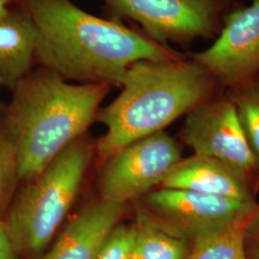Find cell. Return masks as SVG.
Listing matches in <instances>:
<instances>
[{"label": "cell", "mask_w": 259, "mask_h": 259, "mask_svg": "<svg viewBox=\"0 0 259 259\" xmlns=\"http://www.w3.org/2000/svg\"><path fill=\"white\" fill-rule=\"evenodd\" d=\"M160 187L256 203L259 180L214 157L193 154L172 168Z\"/></svg>", "instance_id": "10"}, {"label": "cell", "mask_w": 259, "mask_h": 259, "mask_svg": "<svg viewBox=\"0 0 259 259\" xmlns=\"http://www.w3.org/2000/svg\"><path fill=\"white\" fill-rule=\"evenodd\" d=\"M4 108H5V107H4V106H3V105L0 103V115L2 114V112H3V111H4Z\"/></svg>", "instance_id": "21"}, {"label": "cell", "mask_w": 259, "mask_h": 259, "mask_svg": "<svg viewBox=\"0 0 259 259\" xmlns=\"http://www.w3.org/2000/svg\"><path fill=\"white\" fill-rule=\"evenodd\" d=\"M136 225L119 223L103 240L94 259H133Z\"/></svg>", "instance_id": "16"}, {"label": "cell", "mask_w": 259, "mask_h": 259, "mask_svg": "<svg viewBox=\"0 0 259 259\" xmlns=\"http://www.w3.org/2000/svg\"><path fill=\"white\" fill-rule=\"evenodd\" d=\"M37 32L35 62L67 81L120 85L140 61L166 62L187 56L119 21L89 14L71 0H19Z\"/></svg>", "instance_id": "1"}, {"label": "cell", "mask_w": 259, "mask_h": 259, "mask_svg": "<svg viewBox=\"0 0 259 259\" xmlns=\"http://www.w3.org/2000/svg\"><path fill=\"white\" fill-rule=\"evenodd\" d=\"M244 248L248 259H259V204L256 203L244 225Z\"/></svg>", "instance_id": "18"}, {"label": "cell", "mask_w": 259, "mask_h": 259, "mask_svg": "<svg viewBox=\"0 0 259 259\" xmlns=\"http://www.w3.org/2000/svg\"><path fill=\"white\" fill-rule=\"evenodd\" d=\"M188 57L230 91L259 78V0L228 14L212 46Z\"/></svg>", "instance_id": "9"}, {"label": "cell", "mask_w": 259, "mask_h": 259, "mask_svg": "<svg viewBox=\"0 0 259 259\" xmlns=\"http://www.w3.org/2000/svg\"><path fill=\"white\" fill-rule=\"evenodd\" d=\"M133 259H186L191 243L136 222Z\"/></svg>", "instance_id": "14"}, {"label": "cell", "mask_w": 259, "mask_h": 259, "mask_svg": "<svg viewBox=\"0 0 259 259\" xmlns=\"http://www.w3.org/2000/svg\"><path fill=\"white\" fill-rule=\"evenodd\" d=\"M246 219L192 241L186 259H248L243 237Z\"/></svg>", "instance_id": "13"}, {"label": "cell", "mask_w": 259, "mask_h": 259, "mask_svg": "<svg viewBox=\"0 0 259 259\" xmlns=\"http://www.w3.org/2000/svg\"><path fill=\"white\" fill-rule=\"evenodd\" d=\"M19 181L16 146L0 119V207Z\"/></svg>", "instance_id": "17"}, {"label": "cell", "mask_w": 259, "mask_h": 259, "mask_svg": "<svg viewBox=\"0 0 259 259\" xmlns=\"http://www.w3.org/2000/svg\"><path fill=\"white\" fill-rule=\"evenodd\" d=\"M0 259H18L5 221L0 219Z\"/></svg>", "instance_id": "19"}, {"label": "cell", "mask_w": 259, "mask_h": 259, "mask_svg": "<svg viewBox=\"0 0 259 259\" xmlns=\"http://www.w3.org/2000/svg\"><path fill=\"white\" fill-rule=\"evenodd\" d=\"M242 127L259 161V78L230 91Z\"/></svg>", "instance_id": "15"}, {"label": "cell", "mask_w": 259, "mask_h": 259, "mask_svg": "<svg viewBox=\"0 0 259 259\" xmlns=\"http://www.w3.org/2000/svg\"><path fill=\"white\" fill-rule=\"evenodd\" d=\"M112 20L129 19L160 45L216 38L232 0H104Z\"/></svg>", "instance_id": "6"}, {"label": "cell", "mask_w": 259, "mask_h": 259, "mask_svg": "<svg viewBox=\"0 0 259 259\" xmlns=\"http://www.w3.org/2000/svg\"><path fill=\"white\" fill-rule=\"evenodd\" d=\"M256 203L159 186L136 201V217L138 222L191 243L245 220Z\"/></svg>", "instance_id": "5"}, {"label": "cell", "mask_w": 259, "mask_h": 259, "mask_svg": "<svg viewBox=\"0 0 259 259\" xmlns=\"http://www.w3.org/2000/svg\"><path fill=\"white\" fill-rule=\"evenodd\" d=\"M182 158L180 145L165 131L130 143L103 162L100 200L120 204L139 200L160 186Z\"/></svg>", "instance_id": "7"}, {"label": "cell", "mask_w": 259, "mask_h": 259, "mask_svg": "<svg viewBox=\"0 0 259 259\" xmlns=\"http://www.w3.org/2000/svg\"><path fill=\"white\" fill-rule=\"evenodd\" d=\"M120 87V94L96 116L107 129L96 144L102 162L130 143L164 131L219 95L221 88L188 56L179 61L138 62L128 68Z\"/></svg>", "instance_id": "3"}, {"label": "cell", "mask_w": 259, "mask_h": 259, "mask_svg": "<svg viewBox=\"0 0 259 259\" xmlns=\"http://www.w3.org/2000/svg\"><path fill=\"white\" fill-rule=\"evenodd\" d=\"M19 0H0V15L10 9L13 4H18Z\"/></svg>", "instance_id": "20"}, {"label": "cell", "mask_w": 259, "mask_h": 259, "mask_svg": "<svg viewBox=\"0 0 259 259\" xmlns=\"http://www.w3.org/2000/svg\"><path fill=\"white\" fill-rule=\"evenodd\" d=\"M125 206L102 200L85 205L41 259H94L103 240L119 223Z\"/></svg>", "instance_id": "11"}, {"label": "cell", "mask_w": 259, "mask_h": 259, "mask_svg": "<svg viewBox=\"0 0 259 259\" xmlns=\"http://www.w3.org/2000/svg\"><path fill=\"white\" fill-rule=\"evenodd\" d=\"M37 32L27 12L19 7L0 15V85L11 91L35 63Z\"/></svg>", "instance_id": "12"}, {"label": "cell", "mask_w": 259, "mask_h": 259, "mask_svg": "<svg viewBox=\"0 0 259 259\" xmlns=\"http://www.w3.org/2000/svg\"><path fill=\"white\" fill-rule=\"evenodd\" d=\"M110 90L106 83H68L44 66L21 79L0 118L16 146L19 181L34 179L82 138Z\"/></svg>", "instance_id": "2"}, {"label": "cell", "mask_w": 259, "mask_h": 259, "mask_svg": "<svg viewBox=\"0 0 259 259\" xmlns=\"http://www.w3.org/2000/svg\"><path fill=\"white\" fill-rule=\"evenodd\" d=\"M182 139L195 155L214 157L259 180L258 159L230 94H219L187 113Z\"/></svg>", "instance_id": "8"}, {"label": "cell", "mask_w": 259, "mask_h": 259, "mask_svg": "<svg viewBox=\"0 0 259 259\" xmlns=\"http://www.w3.org/2000/svg\"><path fill=\"white\" fill-rule=\"evenodd\" d=\"M93 155L82 137L26 182L5 220L18 256L36 257L47 248L74 204Z\"/></svg>", "instance_id": "4"}]
</instances>
